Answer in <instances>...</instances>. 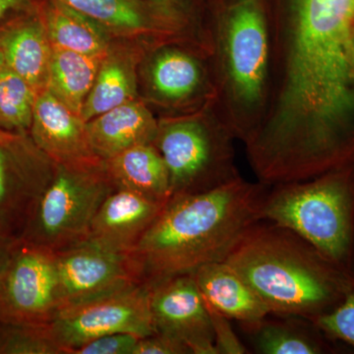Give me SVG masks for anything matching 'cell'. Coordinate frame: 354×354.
Listing matches in <instances>:
<instances>
[{
    "label": "cell",
    "instance_id": "6da1fadb",
    "mask_svg": "<svg viewBox=\"0 0 354 354\" xmlns=\"http://www.w3.org/2000/svg\"><path fill=\"white\" fill-rule=\"evenodd\" d=\"M270 186L241 177L207 192L171 197L130 252L142 281L152 286L225 261L263 220Z\"/></svg>",
    "mask_w": 354,
    "mask_h": 354
},
{
    "label": "cell",
    "instance_id": "7a4b0ae2",
    "mask_svg": "<svg viewBox=\"0 0 354 354\" xmlns=\"http://www.w3.org/2000/svg\"><path fill=\"white\" fill-rule=\"evenodd\" d=\"M225 262L270 313L313 322L341 304L354 274L330 262L297 232L264 220L243 235Z\"/></svg>",
    "mask_w": 354,
    "mask_h": 354
},
{
    "label": "cell",
    "instance_id": "3957f363",
    "mask_svg": "<svg viewBox=\"0 0 354 354\" xmlns=\"http://www.w3.org/2000/svg\"><path fill=\"white\" fill-rule=\"evenodd\" d=\"M215 109L235 139L246 145L269 106L272 44L265 0H234L211 27Z\"/></svg>",
    "mask_w": 354,
    "mask_h": 354
},
{
    "label": "cell",
    "instance_id": "277c9868",
    "mask_svg": "<svg viewBox=\"0 0 354 354\" xmlns=\"http://www.w3.org/2000/svg\"><path fill=\"white\" fill-rule=\"evenodd\" d=\"M263 220L297 232L344 271L354 272V164L270 186Z\"/></svg>",
    "mask_w": 354,
    "mask_h": 354
},
{
    "label": "cell",
    "instance_id": "5b68a950",
    "mask_svg": "<svg viewBox=\"0 0 354 354\" xmlns=\"http://www.w3.org/2000/svg\"><path fill=\"white\" fill-rule=\"evenodd\" d=\"M214 104L158 122L153 145L167 165L171 197L207 192L241 177L235 165L234 135Z\"/></svg>",
    "mask_w": 354,
    "mask_h": 354
},
{
    "label": "cell",
    "instance_id": "8992f818",
    "mask_svg": "<svg viewBox=\"0 0 354 354\" xmlns=\"http://www.w3.org/2000/svg\"><path fill=\"white\" fill-rule=\"evenodd\" d=\"M55 165L21 241L58 252L85 239L95 214L115 186L101 158Z\"/></svg>",
    "mask_w": 354,
    "mask_h": 354
},
{
    "label": "cell",
    "instance_id": "52a82bcc",
    "mask_svg": "<svg viewBox=\"0 0 354 354\" xmlns=\"http://www.w3.org/2000/svg\"><path fill=\"white\" fill-rule=\"evenodd\" d=\"M150 297L151 286L143 283L64 307L48 324L51 334L66 354L104 335H153Z\"/></svg>",
    "mask_w": 354,
    "mask_h": 354
},
{
    "label": "cell",
    "instance_id": "ba28073f",
    "mask_svg": "<svg viewBox=\"0 0 354 354\" xmlns=\"http://www.w3.org/2000/svg\"><path fill=\"white\" fill-rule=\"evenodd\" d=\"M60 308L55 252L18 241L0 276V321L48 325Z\"/></svg>",
    "mask_w": 354,
    "mask_h": 354
},
{
    "label": "cell",
    "instance_id": "9c48e42d",
    "mask_svg": "<svg viewBox=\"0 0 354 354\" xmlns=\"http://www.w3.org/2000/svg\"><path fill=\"white\" fill-rule=\"evenodd\" d=\"M55 165L32 141H0V234L21 241Z\"/></svg>",
    "mask_w": 354,
    "mask_h": 354
},
{
    "label": "cell",
    "instance_id": "30bf717a",
    "mask_svg": "<svg viewBox=\"0 0 354 354\" xmlns=\"http://www.w3.org/2000/svg\"><path fill=\"white\" fill-rule=\"evenodd\" d=\"M55 255L60 309L143 283L130 253L81 242Z\"/></svg>",
    "mask_w": 354,
    "mask_h": 354
},
{
    "label": "cell",
    "instance_id": "8fae6325",
    "mask_svg": "<svg viewBox=\"0 0 354 354\" xmlns=\"http://www.w3.org/2000/svg\"><path fill=\"white\" fill-rule=\"evenodd\" d=\"M150 305L156 333L183 342L192 354H216L211 316L192 274L151 286Z\"/></svg>",
    "mask_w": 354,
    "mask_h": 354
},
{
    "label": "cell",
    "instance_id": "7c38bea8",
    "mask_svg": "<svg viewBox=\"0 0 354 354\" xmlns=\"http://www.w3.org/2000/svg\"><path fill=\"white\" fill-rule=\"evenodd\" d=\"M149 83L156 99L169 106L200 108L216 102L212 55L192 53L178 46H164L149 64Z\"/></svg>",
    "mask_w": 354,
    "mask_h": 354
},
{
    "label": "cell",
    "instance_id": "4fadbf2b",
    "mask_svg": "<svg viewBox=\"0 0 354 354\" xmlns=\"http://www.w3.org/2000/svg\"><path fill=\"white\" fill-rule=\"evenodd\" d=\"M165 204L115 189L102 203L82 242L118 253H130Z\"/></svg>",
    "mask_w": 354,
    "mask_h": 354
},
{
    "label": "cell",
    "instance_id": "5bb4252c",
    "mask_svg": "<svg viewBox=\"0 0 354 354\" xmlns=\"http://www.w3.org/2000/svg\"><path fill=\"white\" fill-rule=\"evenodd\" d=\"M32 141L57 165H73L97 158L88 142L86 122L58 101L48 88L37 95Z\"/></svg>",
    "mask_w": 354,
    "mask_h": 354
},
{
    "label": "cell",
    "instance_id": "9a60e30c",
    "mask_svg": "<svg viewBox=\"0 0 354 354\" xmlns=\"http://www.w3.org/2000/svg\"><path fill=\"white\" fill-rule=\"evenodd\" d=\"M93 152L102 160L145 144H153L158 121L142 102L131 101L86 122Z\"/></svg>",
    "mask_w": 354,
    "mask_h": 354
},
{
    "label": "cell",
    "instance_id": "2e32d148",
    "mask_svg": "<svg viewBox=\"0 0 354 354\" xmlns=\"http://www.w3.org/2000/svg\"><path fill=\"white\" fill-rule=\"evenodd\" d=\"M191 274L205 304L228 319L250 324L271 314L252 288L225 261L202 266Z\"/></svg>",
    "mask_w": 354,
    "mask_h": 354
},
{
    "label": "cell",
    "instance_id": "e0dca14e",
    "mask_svg": "<svg viewBox=\"0 0 354 354\" xmlns=\"http://www.w3.org/2000/svg\"><path fill=\"white\" fill-rule=\"evenodd\" d=\"M268 316L242 324L255 353L261 354H328L341 353L339 342L330 339L313 321L297 316Z\"/></svg>",
    "mask_w": 354,
    "mask_h": 354
},
{
    "label": "cell",
    "instance_id": "ac0fdd59",
    "mask_svg": "<svg viewBox=\"0 0 354 354\" xmlns=\"http://www.w3.org/2000/svg\"><path fill=\"white\" fill-rule=\"evenodd\" d=\"M115 189L131 191L165 204L171 197L164 158L153 144H145L104 160Z\"/></svg>",
    "mask_w": 354,
    "mask_h": 354
},
{
    "label": "cell",
    "instance_id": "d6986e66",
    "mask_svg": "<svg viewBox=\"0 0 354 354\" xmlns=\"http://www.w3.org/2000/svg\"><path fill=\"white\" fill-rule=\"evenodd\" d=\"M102 27L134 34L177 38L184 34L183 21L149 12L135 0H57Z\"/></svg>",
    "mask_w": 354,
    "mask_h": 354
},
{
    "label": "cell",
    "instance_id": "ffe728a7",
    "mask_svg": "<svg viewBox=\"0 0 354 354\" xmlns=\"http://www.w3.org/2000/svg\"><path fill=\"white\" fill-rule=\"evenodd\" d=\"M0 51L6 66L35 90L46 88L51 46L43 24L32 21L4 32Z\"/></svg>",
    "mask_w": 354,
    "mask_h": 354
},
{
    "label": "cell",
    "instance_id": "44dd1931",
    "mask_svg": "<svg viewBox=\"0 0 354 354\" xmlns=\"http://www.w3.org/2000/svg\"><path fill=\"white\" fill-rule=\"evenodd\" d=\"M104 58L51 46L46 88L81 118L84 104Z\"/></svg>",
    "mask_w": 354,
    "mask_h": 354
},
{
    "label": "cell",
    "instance_id": "7402d4cb",
    "mask_svg": "<svg viewBox=\"0 0 354 354\" xmlns=\"http://www.w3.org/2000/svg\"><path fill=\"white\" fill-rule=\"evenodd\" d=\"M44 28L51 46L92 57L109 55L104 27L57 0L46 9Z\"/></svg>",
    "mask_w": 354,
    "mask_h": 354
},
{
    "label": "cell",
    "instance_id": "603a6c76",
    "mask_svg": "<svg viewBox=\"0 0 354 354\" xmlns=\"http://www.w3.org/2000/svg\"><path fill=\"white\" fill-rule=\"evenodd\" d=\"M134 72L124 59L106 55L81 114L84 122L131 101L136 97Z\"/></svg>",
    "mask_w": 354,
    "mask_h": 354
},
{
    "label": "cell",
    "instance_id": "cb8c5ba5",
    "mask_svg": "<svg viewBox=\"0 0 354 354\" xmlns=\"http://www.w3.org/2000/svg\"><path fill=\"white\" fill-rule=\"evenodd\" d=\"M37 91L8 67L0 70V127L25 131L31 127Z\"/></svg>",
    "mask_w": 354,
    "mask_h": 354
},
{
    "label": "cell",
    "instance_id": "d4e9b609",
    "mask_svg": "<svg viewBox=\"0 0 354 354\" xmlns=\"http://www.w3.org/2000/svg\"><path fill=\"white\" fill-rule=\"evenodd\" d=\"M0 354H66L53 339L50 325L0 321Z\"/></svg>",
    "mask_w": 354,
    "mask_h": 354
},
{
    "label": "cell",
    "instance_id": "484cf974",
    "mask_svg": "<svg viewBox=\"0 0 354 354\" xmlns=\"http://www.w3.org/2000/svg\"><path fill=\"white\" fill-rule=\"evenodd\" d=\"M314 323L333 341L354 348V274L341 304Z\"/></svg>",
    "mask_w": 354,
    "mask_h": 354
},
{
    "label": "cell",
    "instance_id": "4316f807",
    "mask_svg": "<svg viewBox=\"0 0 354 354\" xmlns=\"http://www.w3.org/2000/svg\"><path fill=\"white\" fill-rule=\"evenodd\" d=\"M140 337L130 333L104 335L86 342L73 354H133Z\"/></svg>",
    "mask_w": 354,
    "mask_h": 354
},
{
    "label": "cell",
    "instance_id": "83f0119b",
    "mask_svg": "<svg viewBox=\"0 0 354 354\" xmlns=\"http://www.w3.org/2000/svg\"><path fill=\"white\" fill-rule=\"evenodd\" d=\"M207 305V304H206ZM211 316L215 335V346L216 354H243L248 353L246 346L236 337L234 330L230 327V319L216 310L207 305Z\"/></svg>",
    "mask_w": 354,
    "mask_h": 354
},
{
    "label": "cell",
    "instance_id": "f1b7e54d",
    "mask_svg": "<svg viewBox=\"0 0 354 354\" xmlns=\"http://www.w3.org/2000/svg\"><path fill=\"white\" fill-rule=\"evenodd\" d=\"M133 354H192V351L183 342L155 333L140 337Z\"/></svg>",
    "mask_w": 354,
    "mask_h": 354
},
{
    "label": "cell",
    "instance_id": "f546056e",
    "mask_svg": "<svg viewBox=\"0 0 354 354\" xmlns=\"http://www.w3.org/2000/svg\"><path fill=\"white\" fill-rule=\"evenodd\" d=\"M18 241H15L6 235L0 234V276L6 269Z\"/></svg>",
    "mask_w": 354,
    "mask_h": 354
},
{
    "label": "cell",
    "instance_id": "4dcf8cb0",
    "mask_svg": "<svg viewBox=\"0 0 354 354\" xmlns=\"http://www.w3.org/2000/svg\"><path fill=\"white\" fill-rule=\"evenodd\" d=\"M23 0H0V19L11 9L22 4Z\"/></svg>",
    "mask_w": 354,
    "mask_h": 354
},
{
    "label": "cell",
    "instance_id": "1f68e13d",
    "mask_svg": "<svg viewBox=\"0 0 354 354\" xmlns=\"http://www.w3.org/2000/svg\"><path fill=\"white\" fill-rule=\"evenodd\" d=\"M348 53L349 58H351V62L354 69V20L353 24H351V31H349Z\"/></svg>",
    "mask_w": 354,
    "mask_h": 354
},
{
    "label": "cell",
    "instance_id": "d6a6232c",
    "mask_svg": "<svg viewBox=\"0 0 354 354\" xmlns=\"http://www.w3.org/2000/svg\"><path fill=\"white\" fill-rule=\"evenodd\" d=\"M153 1L158 4V6L165 7V8L167 6H176V4L178 3V0H153Z\"/></svg>",
    "mask_w": 354,
    "mask_h": 354
},
{
    "label": "cell",
    "instance_id": "836d02e7",
    "mask_svg": "<svg viewBox=\"0 0 354 354\" xmlns=\"http://www.w3.org/2000/svg\"><path fill=\"white\" fill-rule=\"evenodd\" d=\"M11 137H12V135L6 134V133L0 131V141L11 138Z\"/></svg>",
    "mask_w": 354,
    "mask_h": 354
},
{
    "label": "cell",
    "instance_id": "e575fe53",
    "mask_svg": "<svg viewBox=\"0 0 354 354\" xmlns=\"http://www.w3.org/2000/svg\"><path fill=\"white\" fill-rule=\"evenodd\" d=\"M6 62H4L3 55H2L1 51H0V70L6 67Z\"/></svg>",
    "mask_w": 354,
    "mask_h": 354
}]
</instances>
